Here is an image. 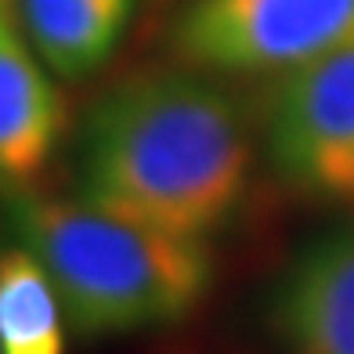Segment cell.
<instances>
[{
  "label": "cell",
  "instance_id": "obj_1",
  "mask_svg": "<svg viewBox=\"0 0 354 354\" xmlns=\"http://www.w3.org/2000/svg\"><path fill=\"white\" fill-rule=\"evenodd\" d=\"M250 177V138L232 98L192 73H141L91 109L80 196L149 228L206 239Z\"/></svg>",
  "mask_w": 354,
  "mask_h": 354
},
{
  "label": "cell",
  "instance_id": "obj_2",
  "mask_svg": "<svg viewBox=\"0 0 354 354\" xmlns=\"http://www.w3.org/2000/svg\"><path fill=\"white\" fill-rule=\"evenodd\" d=\"M11 232L47 268L66 318L84 336H123L188 318L214 282L203 239L116 217L84 199L15 188Z\"/></svg>",
  "mask_w": 354,
  "mask_h": 354
},
{
  "label": "cell",
  "instance_id": "obj_3",
  "mask_svg": "<svg viewBox=\"0 0 354 354\" xmlns=\"http://www.w3.org/2000/svg\"><path fill=\"white\" fill-rule=\"evenodd\" d=\"M354 44V0H192L174 29L188 66L297 73Z\"/></svg>",
  "mask_w": 354,
  "mask_h": 354
},
{
  "label": "cell",
  "instance_id": "obj_4",
  "mask_svg": "<svg viewBox=\"0 0 354 354\" xmlns=\"http://www.w3.org/2000/svg\"><path fill=\"white\" fill-rule=\"evenodd\" d=\"M268 149L300 196L354 203V44L289 73L271 109Z\"/></svg>",
  "mask_w": 354,
  "mask_h": 354
},
{
  "label": "cell",
  "instance_id": "obj_5",
  "mask_svg": "<svg viewBox=\"0 0 354 354\" xmlns=\"http://www.w3.org/2000/svg\"><path fill=\"white\" fill-rule=\"evenodd\" d=\"M268 322L286 354H354V228L315 239L286 268Z\"/></svg>",
  "mask_w": 354,
  "mask_h": 354
},
{
  "label": "cell",
  "instance_id": "obj_6",
  "mask_svg": "<svg viewBox=\"0 0 354 354\" xmlns=\"http://www.w3.org/2000/svg\"><path fill=\"white\" fill-rule=\"evenodd\" d=\"M62 134V98L0 8V181L26 188Z\"/></svg>",
  "mask_w": 354,
  "mask_h": 354
},
{
  "label": "cell",
  "instance_id": "obj_7",
  "mask_svg": "<svg viewBox=\"0 0 354 354\" xmlns=\"http://www.w3.org/2000/svg\"><path fill=\"white\" fill-rule=\"evenodd\" d=\"M131 0H22V26L44 66L84 80L116 51Z\"/></svg>",
  "mask_w": 354,
  "mask_h": 354
},
{
  "label": "cell",
  "instance_id": "obj_8",
  "mask_svg": "<svg viewBox=\"0 0 354 354\" xmlns=\"http://www.w3.org/2000/svg\"><path fill=\"white\" fill-rule=\"evenodd\" d=\"M66 308L26 246L0 250V354H66Z\"/></svg>",
  "mask_w": 354,
  "mask_h": 354
},
{
  "label": "cell",
  "instance_id": "obj_9",
  "mask_svg": "<svg viewBox=\"0 0 354 354\" xmlns=\"http://www.w3.org/2000/svg\"><path fill=\"white\" fill-rule=\"evenodd\" d=\"M4 4H8V0H0V8H4Z\"/></svg>",
  "mask_w": 354,
  "mask_h": 354
}]
</instances>
